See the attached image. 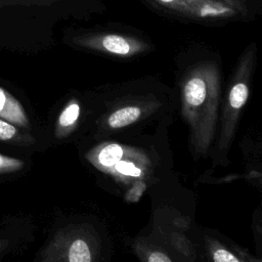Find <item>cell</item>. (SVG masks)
Wrapping results in <instances>:
<instances>
[{
	"label": "cell",
	"instance_id": "6da1fadb",
	"mask_svg": "<svg viewBox=\"0 0 262 262\" xmlns=\"http://www.w3.org/2000/svg\"><path fill=\"white\" fill-rule=\"evenodd\" d=\"M174 120L163 121L151 132L103 140L87 152L86 159L127 203H138L145 195L152 204L173 199L171 192H175L178 180L169 130Z\"/></svg>",
	"mask_w": 262,
	"mask_h": 262
},
{
	"label": "cell",
	"instance_id": "7a4b0ae2",
	"mask_svg": "<svg viewBox=\"0 0 262 262\" xmlns=\"http://www.w3.org/2000/svg\"><path fill=\"white\" fill-rule=\"evenodd\" d=\"M178 113L188 130L192 160L208 159L217 130L222 98L220 54L203 43H193L175 56Z\"/></svg>",
	"mask_w": 262,
	"mask_h": 262
},
{
	"label": "cell",
	"instance_id": "3957f363",
	"mask_svg": "<svg viewBox=\"0 0 262 262\" xmlns=\"http://www.w3.org/2000/svg\"><path fill=\"white\" fill-rule=\"evenodd\" d=\"M99 121L102 132L119 137L149 131L178 113L174 86L161 77L146 75L120 84L106 102Z\"/></svg>",
	"mask_w": 262,
	"mask_h": 262
},
{
	"label": "cell",
	"instance_id": "277c9868",
	"mask_svg": "<svg viewBox=\"0 0 262 262\" xmlns=\"http://www.w3.org/2000/svg\"><path fill=\"white\" fill-rule=\"evenodd\" d=\"M258 45L250 42L238 56L222 93L217 130L208 159L211 169L227 167L239 121L250 98L253 78L258 61Z\"/></svg>",
	"mask_w": 262,
	"mask_h": 262
},
{
	"label": "cell",
	"instance_id": "5b68a950",
	"mask_svg": "<svg viewBox=\"0 0 262 262\" xmlns=\"http://www.w3.org/2000/svg\"><path fill=\"white\" fill-rule=\"evenodd\" d=\"M192 217L181 210L175 199L152 204L145 229L175 262H206L192 235Z\"/></svg>",
	"mask_w": 262,
	"mask_h": 262
},
{
	"label": "cell",
	"instance_id": "8992f818",
	"mask_svg": "<svg viewBox=\"0 0 262 262\" xmlns=\"http://www.w3.org/2000/svg\"><path fill=\"white\" fill-rule=\"evenodd\" d=\"M158 14L182 23L219 26L248 18L223 0H140Z\"/></svg>",
	"mask_w": 262,
	"mask_h": 262
},
{
	"label": "cell",
	"instance_id": "52a82bcc",
	"mask_svg": "<svg viewBox=\"0 0 262 262\" xmlns=\"http://www.w3.org/2000/svg\"><path fill=\"white\" fill-rule=\"evenodd\" d=\"M192 235L206 262H262V259L229 237L194 221Z\"/></svg>",
	"mask_w": 262,
	"mask_h": 262
},
{
	"label": "cell",
	"instance_id": "ba28073f",
	"mask_svg": "<svg viewBox=\"0 0 262 262\" xmlns=\"http://www.w3.org/2000/svg\"><path fill=\"white\" fill-rule=\"evenodd\" d=\"M131 249L139 262H175L146 230L131 239Z\"/></svg>",
	"mask_w": 262,
	"mask_h": 262
},
{
	"label": "cell",
	"instance_id": "9c48e42d",
	"mask_svg": "<svg viewBox=\"0 0 262 262\" xmlns=\"http://www.w3.org/2000/svg\"><path fill=\"white\" fill-rule=\"evenodd\" d=\"M238 149L245 170L262 171V128L246 133Z\"/></svg>",
	"mask_w": 262,
	"mask_h": 262
},
{
	"label": "cell",
	"instance_id": "30bf717a",
	"mask_svg": "<svg viewBox=\"0 0 262 262\" xmlns=\"http://www.w3.org/2000/svg\"><path fill=\"white\" fill-rule=\"evenodd\" d=\"M0 117L20 126H26L28 120L19 103L0 88Z\"/></svg>",
	"mask_w": 262,
	"mask_h": 262
},
{
	"label": "cell",
	"instance_id": "8fae6325",
	"mask_svg": "<svg viewBox=\"0 0 262 262\" xmlns=\"http://www.w3.org/2000/svg\"><path fill=\"white\" fill-rule=\"evenodd\" d=\"M96 250L93 244L84 237H77L72 241L68 250L69 262H94Z\"/></svg>",
	"mask_w": 262,
	"mask_h": 262
},
{
	"label": "cell",
	"instance_id": "7c38bea8",
	"mask_svg": "<svg viewBox=\"0 0 262 262\" xmlns=\"http://www.w3.org/2000/svg\"><path fill=\"white\" fill-rule=\"evenodd\" d=\"M242 14H244L248 20H254L258 17H262V0H223Z\"/></svg>",
	"mask_w": 262,
	"mask_h": 262
},
{
	"label": "cell",
	"instance_id": "4fadbf2b",
	"mask_svg": "<svg viewBox=\"0 0 262 262\" xmlns=\"http://www.w3.org/2000/svg\"><path fill=\"white\" fill-rule=\"evenodd\" d=\"M251 230L255 246V255L262 259V202H260L252 213Z\"/></svg>",
	"mask_w": 262,
	"mask_h": 262
},
{
	"label": "cell",
	"instance_id": "5bb4252c",
	"mask_svg": "<svg viewBox=\"0 0 262 262\" xmlns=\"http://www.w3.org/2000/svg\"><path fill=\"white\" fill-rule=\"evenodd\" d=\"M80 105L77 102L70 103L60 114L58 118V126L61 129L72 128L77 123L80 117Z\"/></svg>",
	"mask_w": 262,
	"mask_h": 262
},
{
	"label": "cell",
	"instance_id": "9a60e30c",
	"mask_svg": "<svg viewBox=\"0 0 262 262\" xmlns=\"http://www.w3.org/2000/svg\"><path fill=\"white\" fill-rule=\"evenodd\" d=\"M227 178H229V180H233L236 178L245 180L252 188H254L262 196V171L245 170L244 173L234 174Z\"/></svg>",
	"mask_w": 262,
	"mask_h": 262
},
{
	"label": "cell",
	"instance_id": "2e32d148",
	"mask_svg": "<svg viewBox=\"0 0 262 262\" xmlns=\"http://www.w3.org/2000/svg\"><path fill=\"white\" fill-rule=\"evenodd\" d=\"M24 163L15 158L6 157L0 154V172H13L20 170Z\"/></svg>",
	"mask_w": 262,
	"mask_h": 262
},
{
	"label": "cell",
	"instance_id": "e0dca14e",
	"mask_svg": "<svg viewBox=\"0 0 262 262\" xmlns=\"http://www.w3.org/2000/svg\"><path fill=\"white\" fill-rule=\"evenodd\" d=\"M16 134L17 130L12 124L0 119V140H9Z\"/></svg>",
	"mask_w": 262,
	"mask_h": 262
}]
</instances>
